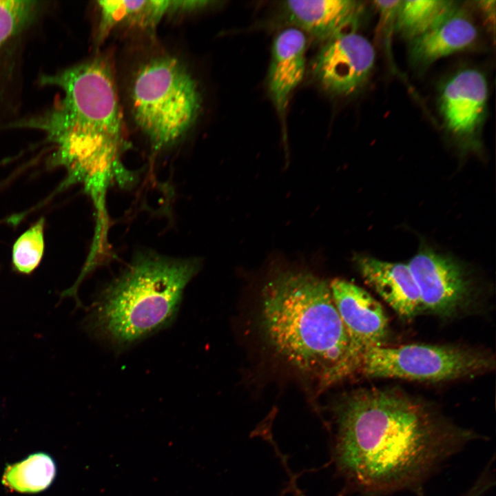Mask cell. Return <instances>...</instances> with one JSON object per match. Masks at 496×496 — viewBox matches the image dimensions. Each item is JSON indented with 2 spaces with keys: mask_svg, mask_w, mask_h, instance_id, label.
Listing matches in <instances>:
<instances>
[{
  "mask_svg": "<svg viewBox=\"0 0 496 496\" xmlns=\"http://www.w3.org/2000/svg\"><path fill=\"white\" fill-rule=\"evenodd\" d=\"M408 266L419 291L421 309L448 318L469 304L473 286L456 260L424 249L411 259Z\"/></svg>",
  "mask_w": 496,
  "mask_h": 496,
  "instance_id": "cell-8",
  "label": "cell"
},
{
  "mask_svg": "<svg viewBox=\"0 0 496 496\" xmlns=\"http://www.w3.org/2000/svg\"><path fill=\"white\" fill-rule=\"evenodd\" d=\"M260 325L273 351L327 388L355 373L349 339L329 284L304 271H283L265 286Z\"/></svg>",
  "mask_w": 496,
  "mask_h": 496,
  "instance_id": "cell-2",
  "label": "cell"
},
{
  "mask_svg": "<svg viewBox=\"0 0 496 496\" xmlns=\"http://www.w3.org/2000/svg\"><path fill=\"white\" fill-rule=\"evenodd\" d=\"M457 6V2L446 0L401 1L396 15L397 29L411 41L439 23Z\"/></svg>",
  "mask_w": 496,
  "mask_h": 496,
  "instance_id": "cell-16",
  "label": "cell"
},
{
  "mask_svg": "<svg viewBox=\"0 0 496 496\" xmlns=\"http://www.w3.org/2000/svg\"><path fill=\"white\" fill-rule=\"evenodd\" d=\"M333 302L349 339L350 355L355 372L371 349L385 345L389 335L384 308L370 293L344 279L330 284Z\"/></svg>",
  "mask_w": 496,
  "mask_h": 496,
  "instance_id": "cell-9",
  "label": "cell"
},
{
  "mask_svg": "<svg viewBox=\"0 0 496 496\" xmlns=\"http://www.w3.org/2000/svg\"><path fill=\"white\" fill-rule=\"evenodd\" d=\"M59 88L58 104L22 126L43 132L55 147L53 156L70 157L124 151L123 122L109 66L93 60L41 78Z\"/></svg>",
  "mask_w": 496,
  "mask_h": 496,
  "instance_id": "cell-4",
  "label": "cell"
},
{
  "mask_svg": "<svg viewBox=\"0 0 496 496\" xmlns=\"http://www.w3.org/2000/svg\"><path fill=\"white\" fill-rule=\"evenodd\" d=\"M280 8L288 26L322 43L355 30L364 12L362 3L353 0L285 1Z\"/></svg>",
  "mask_w": 496,
  "mask_h": 496,
  "instance_id": "cell-11",
  "label": "cell"
},
{
  "mask_svg": "<svg viewBox=\"0 0 496 496\" xmlns=\"http://www.w3.org/2000/svg\"><path fill=\"white\" fill-rule=\"evenodd\" d=\"M365 282L401 318H412L421 309L417 287L408 265L367 256L355 258Z\"/></svg>",
  "mask_w": 496,
  "mask_h": 496,
  "instance_id": "cell-13",
  "label": "cell"
},
{
  "mask_svg": "<svg viewBox=\"0 0 496 496\" xmlns=\"http://www.w3.org/2000/svg\"><path fill=\"white\" fill-rule=\"evenodd\" d=\"M307 48V35L291 26L280 30L273 39L267 84L271 100L282 117L292 93L304 79Z\"/></svg>",
  "mask_w": 496,
  "mask_h": 496,
  "instance_id": "cell-12",
  "label": "cell"
},
{
  "mask_svg": "<svg viewBox=\"0 0 496 496\" xmlns=\"http://www.w3.org/2000/svg\"><path fill=\"white\" fill-rule=\"evenodd\" d=\"M477 39L478 30L472 18L457 6L433 28L410 41V56L414 63L426 66L472 48Z\"/></svg>",
  "mask_w": 496,
  "mask_h": 496,
  "instance_id": "cell-14",
  "label": "cell"
},
{
  "mask_svg": "<svg viewBox=\"0 0 496 496\" xmlns=\"http://www.w3.org/2000/svg\"><path fill=\"white\" fill-rule=\"evenodd\" d=\"M44 218H40L15 241L12 251L14 269L23 274L31 273L39 265L44 253Z\"/></svg>",
  "mask_w": 496,
  "mask_h": 496,
  "instance_id": "cell-19",
  "label": "cell"
},
{
  "mask_svg": "<svg viewBox=\"0 0 496 496\" xmlns=\"http://www.w3.org/2000/svg\"><path fill=\"white\" fill-rule=\"evenodd\" d=\"M198 260L137 255L88 309V333L120 352L170 326Z\"/></svg>",
  "mask_w": 496,
  "mask_h": 496,
  "instance_id": "cell-3",
  "label": "cell"
},
{
  "mask_svg": "<svg viewBox=\"0 0 496 496\" xmlns=\"http://www.w3.org/2000/svg\"><path fill=\"white\" fill-rule=\"evenodd\" d=\"M488 84L482 72L464 68L443 85L439 98L444 124L454 136L470 140L478 132L486 112Z\"/></svg>",
  "mask_w": 496,
  "mask_h": 496,
  "instance_id": "cell-10",
  "label": "cell"
},
{
  "mask_svg": "<svg viewBox=\"0 0 496 496\" xmlns=\"http://www.w3.org/2000/svg\"><path fill=\"white\" fill-rule=\"evenodd\" d=\"M38 1L0 0V56L14 50L34 21L40 8Z\"/></svg>",
  "mask_w": 496,
  "mask_h": 496,
  "instance_id": "cell-18",
  "label": "cell"
},
{
  "mask_svg": "<svg viewBox=\"0 0 496 496\" xmlns=\"http://www.w3.org/2000/svg\"><path fill=\"white\" fill-rule=\"evenodd\" d=\"M489 353L450 345L410 344L369 350L359 369L373 378L440 382L479 375L493 369Z\"/></svg>",
  "mask_w": 496,
  "mask_h": 496,
  "instance_id": "cell-6",
  "label": "cell"
},
{
  "mask_svg": "<svg viewBox=\"0 0 496 496\" xmlns=\"http://www.w3.org/2000/svg\"><path fill=\"white\" fill-rule=\"evenodd\" d=\"M56 472V464L48 454L36 453L21 462L8 465L3 473L2 483L19 493H38L51 485Z\"/></svg>",
  "mask_w": 496,
  "mask_h": 496,
  "instance_id": "cell-17",
  "label": "cell"
},
{
  "mask_svg": "<svg viewBox=\"0 0 496 496\" xmlns=\"http://www.w3.org/2000/svg\"><path fill=\"white\" fill-rule=\"evenodd\" d=\"M131 101L136 123L158 150L182 138L201 107L196 81L170 56L154 58L139 68L132 84Z\"/></svg>",
  "mask_w": 496,
  "mask_h": 496,
  "instance_id": "cell-5",
  "label": "cell"
},
{
  "mask_svg": "<svg viewBox=\"0 0 496 496\" xmlns=\"http://www.w3.org/2000/svg\"><path fill=\"white\" fill-rule=\"evenodd\" d=\"M375 59V52L371 42L352 30L323 42L311 61V72L324 92L348 96L368 81Z\"/></svg>",
  "mask_w": 496,
  "mask_h": 496,
  "instance_id": "cell-7",
  "label": "cell"
},
{
  "mask_svg": "<svg viewBox=\"0 0 496 496\" xmlns=\"http://www.w3.org/2000/svg\"><path fill=\"white\" fill-rule=\"evenodd\" d=\"M99 39L118 25L154 28L168 12L180 11V1H99Z\"/></svg>",
  "mask_w": 496,
  "mask_h": 496,
  "instance_id": "cell-15",
  "label": "cell"
},
{
  "mask_svg": "<svg viewBox=\"0 0 496 496\" xmlns=\"http://www.w3.org/2000/svg\"><path fill=\"white\" fill-rule=\"evenodd\" d=\"M332 413L336 468L367 496L418 488L442 463L480 437L395 389L349 392L333 403Z\"/></svg>",
  "mask_w": 496,
  "mask_h": 496,
  "instance_id": "cell-1",
  "label": "cell"
},
{
  "mask_svg": "<svg viewBox=\"0 0 496 496\" xmlns=\"http://www.w3.org/2000/svg\"><path fill=\"white\" fill-rule=\"evenodd\" d=\"M495 484L489 462L470 488L462 496H484Z\"/></svg>",
  "mask_w": 496,
  "mask_h": 496,
  "instance_id": "cell-20",
  "label": "cell"
}]
</instances>
